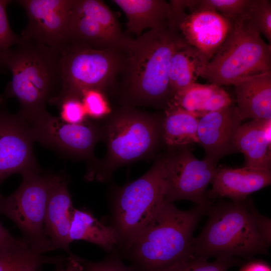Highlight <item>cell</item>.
<instances>
[{"label": "cell", "mask_w": 271, "mask_h": 271, "mask_svg": "<svg viewBox=\"0 0 271 271\" xmlns=\"http://www.w3.org/2000/svg\"><path fill=\"white\" fill-rule=\"evenodd\" d=\"M236 106L242 119L271 120V72L242 79L234 85Z\"/></svg>", "instance_id": "cell-18"}, {"label": "cell", "mask_w": 271, "mask_h": 271, "mask_svg": "<svg viewBox=\"0 0 271 271\" xmlns=\"http://www.w3.org/2000/svg\"><path fill=\"white\" fill-rule=\"evenodd\" d=\"M210 197H227L233 202L245 200L250 194L270 185V170L244 167L217 168L211 182Z\"/></svg>", "instance_id": "cell-17"}, {"label": "cell", "mask_w": 271, "mask_h": 271, "mask_svg": "<svg viewBox=\"0 0 271 271\" xmlns=\"http://www.w3.org/2000/svg\"><path fill=\"white\" fill-rule=\"evenodd\" d=\"M125 55V52L118 49L69 45L61 52L62 87L59 94L81 96L83 91L91 89L105 93L115 86Z\"/></svg>", "instance_id": "cell-9"}, {"label": "cell", "mask_w": 271, "mask_h": 271, "mask_svg": "<svg viewBox=\"0 0 271 271\" xmlns=\"http://www.w3.org/2000/svg\"><path fill=\"white\" fill-rule=\"evenodd\" d=\"M163 117L126 105L115 111L101 127L107 153L88 163L85 180L107 181L117 168L152 155L162 141Z\"/></svg>", "instance_id": "cell-4"}, {"label": "cell", "mask_w": 271, "mask_h": 271, "mask_svg": "<svg viewBox=\"0 0 271 271\" xmlns=\"http://www.w3.org/2000/svg\"><path fill=\"white\" fill-rule=\"evenodd\" d=\"M87 115L92 120L104 118L111 112V109L104 92L87 89L81 94Z\"/></svg>", "instance_id": "cell-32"}, {"label": "cell", "mask_w": 271, "mask_h": 271, "mask_svg": "<svg viewBox=\"0 0 271 271\" xmlns=\"http://www.w3.org/2000/svg\"><path fill=\"white\" fill-rule=\"evenodd\" d=\"M170 3V25L178 30L188 45L199 51L209 61L225 41L232 23L210 9L188 10L186 0H173Z\"/></svg>", "instance_id": "cell-12"}, {"label": "cell", "mask_w": 271, "mask_h": 271, "mask_svg": "<svg viewBox=\"0 0 271 271\" xmlns=\"http://www.w3.org/2000/svg\"><path fill=\"white\" fill-rule=\"evenodd\" d=\"M76 1L83 11L97 21L115 45L125 51L132 39L123 34L118 21L108 7L101 1Z\"/></svg>", "instance_id": "cell-26"}, {"label": "cell", "mask_w": 271, "mask_h": 271, "mask_svg": "<svg viewBox=\"0 0 271 271\" xmlns=\"http://www.w3.org/2000/svg\"><path fill=\"white\" fill-rule=\"evenodd\" d=\"M11 1L0 0V73L5 72V60L10 50L20 42L21 36L16 35L10 27L7 7Z\"/></svg>", "instance_id": "cell-31"}, {"label": "cell", "mask_w": 271, "mask_h": 271, "mask_svg": "<svg viewBox=\"0 0 271 271\" xmlns=\"http://www.w3.org/2000/svg\"><path fill=\"white\" fill-rule=\"evenodd\" d=\"M198 121L199 118L192 114L170 104L163 117L162 141L171 149L198 143Z\"/></svg>", "instance_id": "cell-22"}, {"label": "cell", "mask_w": 271, "mask_h": 271, "mask_svg": "<svg viewBox=\"0 0 271 271\" xmlns=\"http://www.w3.org/2000/svg\"><path fill=\"white\" fill-rule=\"evenodd\" d=\"M35 142L27 122L0 104V186L13 174L42 172L34 154Z\"/></svg>", "instance_id": "cell-14"}, {"label": "cell", "mask_w": 271, "mask_h": 271, "mask_svg": "<svg viewBox=\"0 0 271 271\" xmlns=\"http://www.w3.org/2000/svg\"><path fill=\"white\" fill-rule=\"evenodd\" d=\"M270 121L255 120L241 124L235 137V146L244 156V167L270 170Z\"/></svg>", "instance_id": "cell-20"}, {"label": "cell", "mask_w": 271, "mask_h": 271, "mask_svg": "<svg viewBox=\"0 0 271 271\" xmlns=\"http://www.w3.org/2000/svg\"><path fill=\"white\" fill-rule=\"evenodd\" d=\"M186 45L178 30L172 26L149 30L132 39L120 73L123 105L165 109L173 98L168 77L169 62L173 55Z\"/></svg>", "instance_id": "cell-1"}, {"label": "cell", "mask_w": 271, "mask_h": 271, "mask_svg": "<svg viewBox=\"0 0 271 271\" xmlns=\"http://www.w3.org/2000/svg\"><path fill=\"white\" fill-rule=\"evenodd\" d=\"M176 149L164 155V201L186 200L208 207L206 192L217 164L206 158L198 160L187 147Z\"/></svg>", "instance_id": "cell-10"}, {"label": "cell", "mask_w": 271, "mask_h": 271, "mask_svg": "<svg viewBox=\"0 0 271 271\" xmlns=\"http://www.w3.org/2000/svg\"><path fill=\"white\" fill-rule=\"evenodd\" d=\"M110 253L103 260L99 262L81 259L83 271H134L131 266H126L122 263L116 252Z\"/></svg>", "instance_id": "cell-34"}, {"label": "cell", "mask_w": 271, "mask_h": 271, "mask_svg": "<svg viewBox=\"0 0 271 271\" xmlns=\"http://www.w3.org/2000/svg\"><path fill=\"white\" fill-rule=\"evenodd\" d=\"M245 200L221 203L210 209L205 227L193 238L194 257L249 258L267 252L269 244L258 228L251 204Z\"/></svg>", "instance_id": "cell-5"}, {"label": "cell", "mask_w": 271, "mask_h": 271, "mask_svg": "<svg viewBox=\"0 0 271 271\" xmlns=\"http://www.w3.org/2000/svg\"><path fill=\"white\" fill-rule=\"evenodd\" d=\"M242 120L233 102L199 118L197 137L205 150V158L217 164L223 157L238 152L235 140Z\"/></svg>", "instance_id": "cell-15"}, {"label": "cell", "mask_w": 271, "mask_h": 271, "mask_svg": "<svg viewBox=\"0 0 271 271\" xmlns=\"http://www.w3.org/2000/svg\"><path fill=\"white\" fill-rule=\"evenodd\" d=\"M124 13L128 33L137 38L149 29H161L170 26L171 7L164 0H113Z\"/></svg>", "instance_id": "cell-19"}, {"label": "cell", "mask_w": 271, "mask_h": 271, "mask_svg": "<svg viewBox=\"0 0 271 271\" xmlns=\"http://www.w3.org/2000/svg\"><path fill=\"white\" fill-rule=\"evenodd\" d=\"M64 263L63 257L46 256L33 250L13 255H0V271H40L43 264H52L60 268Z\"/></svg>", "instance_id": "cell-27"}, {"label": "cell", "mask_w": 271, "mask_h": 271, "mask_svg": "<svg viewBox=\"0 0 271 271\" xmlns=\"http://www.w3.org/2000/svg\"><path fill=\"white\" fill-rule=\"evenodd\" d=\"M28 19L21 38L61 52L70 44L69 20L73 0H18Z\"/></svg>", "instance_id": "cell-13"}, {"label": "cell", "mask_w": 271, "mask_h": 271, "mask_svg": "<svg viewBox=\"0 0 271 271\" xmlns=\"http://www.w3.org/2000/svg\"><path fill=\"white\" fill-rule=\"evenodd\" d=\"M217 86L194 83L176 92L170 104L200 118L214 111V93Z\"/></svg>", "instance_id": "cell-25"}, {"label": "cell", "mask_w": 271, "mask_h": 271, "mask_svg": "<svg viewBox=\"0 0 271 271\" xmlns=\"http://www.w3.org/2000/svg\"><path fill=\"white\" fill-rule=\"evenodd\" d=\"M254 0H192V8L210 9L229 20L233 24L245 25Z\"/></svg>", "instance_id": "cell-28"}, {"label": "cell", "mask_w": 271, "mask_h": 271, "mask_svg": "<svg viewBox=\"0 0 271 271\" xmlns=\"http://www.w3.org/2000/svg\"><path fill=\"white\" fill-rule=\"evenodd\" d=\"M33 250L23 239L14 237L0 222V255L16 254Z\"/></svg>", "instance_id": "cell-35"}, {"label": "cell", "mask_w": 271, "mask_h": 271, "mask_svg": "<svg viewBox=\"0 0 271 271\" xmlns=\"http://www.w3.org/2000/svg\"><path fill=\"white\" fill-rule=\"evenodd\" d=\"M69 237L70 243L83 240L96 244L111 252L119 248V239L115 230L99 221L86 209H74Z\"/></svg>", "instance_id": "cell-21"}, {"label": "cell", "mask_w": 271, "mask_h": 271, "mask_svg": "<svg viewBox=\"0 0 271 271\" xmlns=\"http://www.w3.org/2000/svg\"><path fill=\"white\" fill-rule=\"evenodd\" d=\"M239 271H271L267 264L261 261H253L244 265Z\"/></svg>", "instance_id": "cell-38"}, {"label": "cell", "mask_w": 271, "mask_h": 271, "mask_svg": "<svg viewBox=\"0 0 271 271\" xmlns=\"http://www.w3.org/2000/svg\"><path fill=\"white\" fill-rule=\"evenodd\" d=\"M208 208L183 211L165 202L142 233L121 249L134 271H168L193 256V231Z\"/></svg>", "instance_id": "cell-3"}, {"label": "cell", "mask_w": 271, "mask_h": 271, "mask_svg": "<svg viewBox=\"0 0 271 271\" xmlns=\"http://www.w3.org/2000/svg\"><path fill=\"white\" fill-rule=\"evenodd\" d=\"M49 103L58 107L59 117L65 122L77 124L89 119L81 96L70 94H59Z\"/></svg>", "instance_id": "cell-29"}, {"label": "cell", "mask_w": 271, "mask_h": 271, "mask_svg": "<svg viewBox=\"0 0 271 271\" xmlns=\"http://www.w3.org/2000/svg\"><path fill=\"white\" fill-rule=\"evenodd\" d=\"M260 35L271 43V2L269 0H254L248 20L243 25Z\"/></svg>", "instance_id": "cell-30"}, {"label": "cell", "mask_w": 271, "mask_h": 271, "mask_svg": "<svg viewBox=\"0 0 271 271\" xmlns=\"http://www.w3.org/2000/svg\"><path fill=\"white\" fill-rule=\"evenodd\" d=\"M209 60L196 49L186 45L172 56L169 65L168 77L172 93L196 82L201 77Z\"/></svg>", "instance_id": "cell-24"}, {"label": "cell", "mask_w": 271, "mask_h": 271, "mask_svg": "<svg viewBox=\"0 0 271 271\" xmlns=\"http://www.w3.org/2000/svg\"><path fill=\"white\" fill-rule=\"evenodd\" d=\"M165 157L159 158L140 178L118 188L111 203V226L119 248L130 244L146 228L165 202Z\"/></svg>", "instance_id": "cell-6"}, {"label": "cell", "mask_w": 271, "mask_h": 271, "mask_svg": "<svg viewBox=\"0 0 271 271\" xmlns=\"http://www.w3.org/2000/svg\"><path fill=\"white\" fill-rule=\"evenodd\" d=\"M27 123L35 142L71 159L91 162L94 159L93 149L102 139L101 127L89 119L70 123L47 112Z\"/></svg>", "instance_id": "cell-11"}, {"label": "cell", "mask_w": 271, "mask_h": 271, "mask_svg": "<svg viewBox=\"0 0 271 271\" xmlns=\"http://www.w3.org/2000/svg\"><path fill=\"white\" fill-rule=\"evenodd\" d=\"M81 259L73 254L70 255L66 262V267L61 271H83Z\"/></svg>", "instance_id": "cell-37"}, {"label": "cell", "mask_w": 271, "mask_h": 271, "mask_svg": "<svg viewBox=\"0 0 271 271\" xmlns=\"http://www.w3.org/2000/svg\"><path fill=\"white\" fill-rule=\"evenodd\" d=\"M74 208L65 173L54 174L44 217V230L54 249L71 252L69 233Z\"/></svg>", "instance_id": "cell-16"}, {"label": "cell", "mask_w": 271, "mask_h": 271, "mask_svg": "<svg viewBox=\"0 0 271 271\" xmlns=\"http://www.w3.org/2000/svg\"><path fill=\"white\" fill-rule=\"evenodd\" d=\"M23 173L17 189L4 197L0 193V214L12 220L21 230L23 239L34 251L43 253L54 250L44 230V217L54 174Z\"/></svg>", "instance_id": "cell-8"}, {"label": "cell", "mask_w": 271, "mask_h": 271, "mask_svg": "<svg viewBox=\"0 0 271 271\" xmlns=\"http://www.w3.org/2000/svg\"><path fill=\"white\" fill-rule=\"evenodd\" d=\"M251 209L255 219L258 228L266 241L270 244V219L258 213L253 208L251 204Z\"/></svg>", "instance_id": "cell-36"}, {"label": "cell", "mask_w": 271, "mask_h": 271, "mask_svg": "<svg viewBox=\"0 0 271 271\" xmlns=\"http://www.w3.org/2000/svg\"><path fill=\"white\" fill-rule=\"evenodd\" d=\"M5 65L12 78L0 97V104L16 98L20 103L17 114L26 122L47 112V103L62 87L61 52L21 38L9 51Z\"/></svg>", "instance_id": "cell-2"}, {"label": "cell", "mask_w": 271, "mask_h": 271, "mask_svg": "<svg viewBox=\"0 0 271 271\" xmlns=\"http://www.w3.org/2000/svg\"><path fill=\"white\" fill-rule=\"evenodd\" d=\"M271 45L261 35L242 25L233 27L207 64L201 77L221 86L271 72Z\"/></svg>", "instance_id": "cell-7"}, {"label": "cell", "mask_w": 271, "mask_h": 271, "mask_svg": "<svg viewBox=\"0 0 271 271\" xmlns=\"http://www.w3.org/2000/svg\"><path fill=\"white\" fill-rule=\"evenodd\" d=\"M69 29V45L75 44L97 50L120 49L97 21L79 6L76 0H73Z\"/></svg>", "instance_id": "cell-23"}, {"label": "cell", "mask_w": 271, "mask_h": 271, "mask_svg": "<svg viewBox=\"0 0 271 271\" xmlns=\"http://www.w3.org/2000/svg\"><path fill=\"white\" fill-rule=\"evenodd\" d=\"M235 263L233 258L209 261L193 256L168 271H227Z\"/></svg>", "instance_id": "cell-33"}]
</instances>
